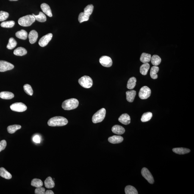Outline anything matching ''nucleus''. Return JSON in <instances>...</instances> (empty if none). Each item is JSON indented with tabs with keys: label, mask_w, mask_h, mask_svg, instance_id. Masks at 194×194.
<instances>
[{
	"label": "nucleus",
	"mask_w": 194,
	"mask_h": 194,
	"mask_svg": "<svg viewBox=\"0 0 194 194\" xmlns=\"http://www.w3.org/2000/svg\"><path fill=\"white\" fill-rule=\"evenodd\" d=\"M68 121L65 117L60 116L55 117L49 120L48 124L51 127L65 126L68 124Z\"/></svg>",
	"instance_id": "f257e3e1"
},
{
	"label": "nucleus",
	"mask_w": 194,
	"mask_h": 194,
	"mask_svg": "<svg viewBox=\"0 0 194 194\" xmlns=\"http://www.w3.org/2000/svg\"><path fill=\"white\" fill-rule=\"evenodd\" d=\"M93 6L92 4L89 5L84 9V12H81L79 16V21L80 23L88 21L89 17L93 13Z\"/></svg>",
	"instance_id": "f03ea898"
},
{
	"label": "nucleus",
	"mask_w": 194,
	"mask_h": 194,
	"mask_svg": "<svg viewBox=\"0 0 194 194\" xmlns=\"http://www.w3.org/2000/svg\"><path fill=\"white\" fill-rule=\"evenodd\" d=\"M79 105V101L76 98H72L65 100L62 103V108L64 110H70L77 108Z\"/></svg>",
	"instance_id": "7ed1b4c3"
},
{
	"label": "nucleus",
	"mask_w": 194,
	"mask_h": 194,
	"mask_svg": "<svg viewBox=\"0 0 194 194\" xmlns=\"http://www.w3.org/2000/svg\"><path fill=\"white\" fill-rule=\"evenodd\" d=\"M35 19L32 15H25L19 19L18 24L23 27H28L31 25L35 22Z\"/></svg>",
	"instance_id": "20e7f679"
},
{
	"label": "nucleus",
	"mask_w": 194,
	"mask_h": 194,
	"mask_svg": "<svg viewBox=\"0 0 194 194\" xmlns=\"http://www.w3.org/2000/svg\"><path fill=\"white\" fill-rule=\"evenodd\" d=\"M106 113L105 109L103 108L97 112L93 116L92 121L94 123L102 122L105 118Z\"/></svg>",
	"instance_id": "39448f33"
},
{
	"label": "nucleus",
	"mask_w": 194,
	"mask_h": 194,
	"mask_svg": "<svg viewBox=\"0 0 194 194\" xmlns=\"http://www.w3.org/2000/svg\"><path fill=\"white\" fill-rule=\"evenodd\" d=\"M79 83L81 86L86 89L91 88L93 85V81L90 77L84 76L79 80Z\"/></svg>",
	"instance_id": "423d86ee"
},
{
	"label": "nucleus",
	"mask_w": 194,
	"mask_h": 194,
	"mask_svg": "<svg viewBox=\"0 0 194 194\" xmlns=\"http://www.w3.org/2000/svg\"><path fill=\"white\" fill-rule=\"evenodd\" d=\"M151 89L149 87L147 86H144L140 89L139 93V96L141 99H146L151 95Z\"/></svg>",
	"instance_id": "0eeeda50"
},
{
	"label": "nucleus",
	"mask_w": 194,
	"mask_h": 194,
	"mask_svg": "<svg viewBox=\"0 0 194 194\" xmlns=\"http://www.w3.org/2000/svg\"><path fill=\"white\" fill-rule=\"evenodd\" d=\"M10 108L15 112H22L27 110V107L22 103H15L10 106Z\"/></svg>",
	"instance_id": "6e6552de"
},
{
	"label": "nucleus",
	"mask_w": 194,
	"mask_h": 194,
	"mask_svg": "<svg viewBox=\"0 0 194 194\" xmlns=\"http://www.w3.org/2000/svg\"><path fill=\"white\" fill-rule=\"evenodd\" d=\"M141 174L142 176L148 181L150 183L153 184L154 182V178L151 173L148 169L143 168L141 170Z\"/></svg>",
	"instance_id": "1a4fd4ad"
},
{
	"label": "nucleus",
	"mask_w": 194,
	"mask_h": 194,
	"mask_svg": "<svg viewBox=\"0 0 194 194\" xmlns=\"http://www.w3.org/2000/svg\"><path fill=\"white\" fill-rule=\"evenodd\" d=\"M14 66L12 64L4 60H0V72H4L13 69Z\"/></svg>",
	"instance_id": "9d476101"
},
{
	"label": "nucleus",
	"mask_w": 194,
	"mask_h": 194,
	"mask_svg": "<svg viewBox=\"0 0 194 194\" xmlns=\"http://www.w3.org/2000/svg\"><path fill=\"white\" fill-rule=\"evenodd\" d=\"M52 37L53 34L51 33H49L43 36L39 41V44L42 47L46 46L52 39Z\"/></svg>",
	"instance_id": "9b49d317"
},
{
	"label": "nucleus",
	"mask_w": 194,
	"mask_h": 194,
	"mask_svg": "<svg viewBox=\"0 0 194 194\" xmlns=\"http://www.w3.org/2000/svg\"><path fill=\"white\" fill-rule=\"evenodd\" d=\"M99 62L102 65L106 67H110L112 64V59L107 56H102L100 58Z\"/></svg>",
	"instance_id": "f8f14e48"
},
{
	"label": "nucleus",
	"mask_w": 194,
	"mask_h": 194,
	"mask_svg": "<svg viewBox=\"0 0 194 194\" xmlns=\"http://www.w3.org/2000/svg\"><path fill=\"white\" fill-rule=\"evenodd\" d=\"M119 121L124 125H128L131 123V118L127 114H123L118 119Z\"/></svg>",
	"instance_id": "ddd939ff"
},
{
	"label": "nucleus",
	"mask_w": 194,
	"mask_h": 194,
	"mask_svg": "<svg viewBox=\"0 0 194 194\" xmlns=\"http://www.w3.org/2000/svg\"><path fill=\"white\" fill-rule=\"evenodd\" d=\"M38 37V33L35 30H31L29 33V42L31 44L36 43Z\"/></svg>",
	"instance_id": "4468645a"
},
{
	"label": "nucleus",
	"mask_w": 194,
	"mask_h": 194,
	"mask_svg": "<svg viewBox=\"0 0 194 194\" xmlns=\"http://www.w3.org/2000/svg\"><path fill=\"white\" fill-rule=\"evenodd\" d=\"M112 132L114 134L121 135L124 134L125 132V129L123 127L119 126V125H116L112 127Z\"/></svg>",
	"instance_id": "2eb2a0df"
},
{
	"label": "nucleus",
	"mask_w": 194,
	"mask_h": 194,
	"mask_svg": "<svg viewBox=\"0 0 194 194\" xmlns=\"http://www.w3.org/2000/svg\"><path fill=\"white\" fill-rule=\"evenodd\" d=\"M108 141L110 143L117 144L121 143L123 141V137L120 136H113L109 137Z\"/></svg>",
	"instance_id": "dca6fc26"
},
{
	"label": "nucleus",
	"mask_w": 194,
	"mask_h": 194,
	"mask_svg": "<svg viewBox=\"0 0 194 194\" xmlns=\"http://www.w3.org/2000/svg\"><path fill=\"white\" fill-rule=\"evenodd\" d=\"M41 8L44 13L46 14L48 16L50 17H52L53 15L51 8L48 4L43 3V4L41 5Z\"/></svg>",
	"instance_id": "f3484780"
},
{
	"label": "nucleus",
	"mask_w": 194,
	"mask_h": 194,
	"mask_svg": "<svg viewBox=\"0 0 194 194\" xmlns=\"http://www.w3.org/2000/svg\"><path fill=\"white\" fill-rule=\"evenodd\" d=\"M136 94V92L135 90H132L127 91L126 92L127 100L129 102H133L135 98Z\"/></svg>",
	"instance_id": "a211bd4d"
},
{
	"label": "nucleus",
	"mask_w": 194,
	"mask_h": 194,
	"mask_svg": "<svg viewBox=\"0 0 194 194\" xmlns=\"http://www.w3.org/2000/svg\"><path fill=\"white\" fill-rule=\"evenodd\" d=\"M14 97V95L11 92L3 91L0 93V98L6 100L11 99Z\"/></svg>",
	"instance_id": "6ab92c4d"
},
{
	"label": "nucleus",
	"mask_w": 194,
	"mask_h": 194,
	"mask_svg": "<svg viewBox=\"0 0 194 194\" xmlns=\"http://www.w3.org/2000/svg\"><path fill=\"white\" fill-rule=\"evenodd\" d=\"M0 176L5 179H11L12 177V175L10 173L3 167L0 168Z\"/></svg>",
	"instance_id": "aec40b11"
},
{
	"label": "nucleus",
	"mask_w": 194,
	"mask_h": 194,
	"mask_svg": "<svg viewBox=\"0 0 194 194\" xmlns=\"http://www.w3.org/2000/svg\"><path fill=\"white\" fill-rule=\"evenodd\" d=\"M172 150L174 152L179 155L188 154L190 151V150L188 148H174Z\"/></svg>",
	"instance_id": "412c9836"
},
{
	"label": "nucleus",
	"mask_w": 194,
	"mask_h": 194,
	"mask_svg": "<svg viewBox=\"0 0 194 194\" xmlns=\"http://www.w3.org/2000/svg\"><path fill=\"white\" fill-rule=\"evenodd\" d=\"M13 53L15 56H22L27 54V51L25 49L20 47L16 49L14 51Z\"/></svg>",
	"instance_id": "4be33fe9"
},
{
	"label": "nucleus",
	"mask_w": 194,
	"mask_h": 194,
	"mask_svg": "<svg viewBox=\"0 0 194 194\" xmlns=\"http://www.w3.org/2000/svg\"><path fill=\"white\" fill-rule=\"evenodd\" d=\"M45 187L48 189H51L55 186V183L52 178L49 176L44 181Z\"/></svg>",
	"instance_id": "5701e85b"
},
{
	"label": "nucleus",
	"mask_w": 194,
	"mask_h": 194,
	"mask_svg": "<svg viewBox=\"0 0 194 194\" xmlns=\"http://www.w3.org/2000/svg\"><path fill=\"white\" fill-rule=\"evenodd\" d=\"M15 36L19 39L25 40L27 39L28 34L25 30H21L18 31L16 32Z\"/></svg>",
	"instance_id": "b1692460"
},
{
	"label": "nucleus",
	"mask_w": 194,
	"mask_h": 194,
	"mask_svg": "<svg viewBox=\"0 0 194 194\" xmlns=\"http://www.w3.org/2000/svg\"><path fill=\"white\" fill-rule=\"evenodd\" d=\"M159 68V67L154 66L152 67L150 71V75L152 79H155L158 78L157 73L158 72Z\"/></svg>",
	"instance_id": "393cba45"
},
{
	"label": "nucleus",
	"mask_w": 194,
	"mask_h": 194,
	"mask_svg": "<svg viewBox=\"0 0 194 194\" xmlns=\"http://www.w3.org/2000/svg\"><path fill=\"white\" fill-rule=\"evenodd\" d=\"M151 54L143 53L141 56V61L143 63H148L151 61Z\"/></svg>",
	"instance_id": "a878e982"
},
{
	"label": "nucleus",
	"mask_w": 194,
	"mask_h": 194,
	"mask_svg": "<svg viewBox=\"0 0 194 194\" xmlns=\"http://www.w3.org/2000/svg\"><path fill=\"white\" fill-rule=\"evenodd\" d=\"M137 79L135 77H132L130 78L128 81L127 88L130 90H132L135 87Z\"/></svg>",
	"instance_id": "bb28decb"
},
{
	"label": "nucleus",
	"mask_w": 194,
	"mask_h": 194,
	"mask_svg": "<svg viewBox=\"0 0 194 194\" xmlns=\"http://www.w3.org/2000/svg\"><path fill=\"white\" fill-rule=\"evenodd\" d=\"M32 15L35 18V20H37V21L40 22H44L46 21V15L43 12H40L39 14L38 15H35L34 14H32Z\"/></svg>",
	"instance_id": "cd10ccee"
},
{
	"label": "nucleus",
	"mask_w": 194,
	"mask_h": 194,
	"mask_svg": "<svg viewBox=\"0 0 194 194\" xmlns=\"http://www.w3.org/2000/svg\"><path fill=\"white\" fill-rule=\"evenodd\" d=\"M150 65L148 63H143L140 68V72L142 75H146L149 70Z\"/></svg>",
	"instance_id": "c85d7f7f"
},
{
	"label": "nucleus",
	"mask_w": 194,
	"mask_h": 194,
	"mask_svg": "<svg viewBox=\"0 0 194 194\" xmlns=\"http://www.w3.org/2000/svg\"><path fill=\"white\" fill-rule=\"evenodd\" d=\"M151 62L154 66H157L160 64L162 59L160 57L156 55H154L151 58Z\"/></svg>",
	"instance_id": "c756f323"
},
{
	"label": "nucleus",
	"mask_w": 194,
	"mask_h": 194,
	"mask_svg": "<svg viewBox=\"0 0 194 194\" xmlns=\"http://www.w3.org/2000/svg\"><path fill=\"white\" fill-rule=\"evenodd\" d=\"M21 128V126L20 125L15 124L9 126L7 129L8 132L9 134H13Z\"/></svg>",
	"instance_id": "7c9ffc66"
},
{
	"label": "nucleus",
	"mask_w": 194,
	"mask_h": 194,
	"mask_svg": "<svg viewBox=\"0 0 194 194\" xmlns=\"http://www.w3.org/2000/svg\"><path fill=\"white\" fill-rule=\"evenodd\" d=\"M125 193L126 194H138V192L135 188L131 186H126L125 188Z\"/></svg>",
	"instance_id": "2f4dec72"
},
{
	"label": "nucleus",
	"mask_w": 194,
	"mask_h": 194,
	"mask_svg": "<svg viewBox=\"0 0 194 194\" xmlns=\"http://www.w3.org/2000/svg\"><path fill=\"white\" fill-rule=\"evenodd\" d=\"M153 117L152 112H145L142 115L141 118V121L143 122H148Z\"/></svg>",
	"instance_id": "473e14b6"
},
{
	"label": "nucleus",
	"mask_w": 194,
	"mask_h": 194,
	"mask_svg": "<svg viewBox=\"0 0 194 194\" xmlns=\"http://www.w3.org/2000/svg\"><path fill=\"white\" fill-rule=\"evenodd\" d=\"M17 41L13 37H11L9 39L8 44H7V48L8 49L12 50L16 46Z\"/></svg>",
	"instance_id": "72a5a7b5"
},
{
	"label": "nucleus",
	"mask_w": 194,
	"mask_h": 194,
	"mask_svg": "<svg viewBox=\"0 0 194 194\" xmlns=\"http://www.w3.org/2000/svg\"><path fill=\"white\" fill-rule=\"evenodd\" d=\"M31 185L36 188L41 187L43 186V182L41 180L35 178L31 181Z\"/></svg>",
	"instance_id": "f704fd0d"
},
{
	"label": "nucleus",
	"mask_w": 194,
	"mask_h": 194,
	"mask_svg": "<svg viewBox=\"0 0 194 194\" xmlns=\"http://www.w3.org/2000/svg\"><path fill=\"white\" fill-rule=\"evenodd\" d=\"M23 89L25 92L28 95L32 96L33 94V91L32 87L29 84H25L23 86Z\"/></svg>",
	"instance_id": "c9c22d12"
},
{
	"label": "nucleus",
	"mask_w": 194,
	"mask_h": 194,
	"mask_svg": "<svg viewBox=\"0 0 194 194\" xmlns=\"http://www.w3.org/2000/svg\"><path fill=\"white\" fill-rule=\"evenodd\" d=\"M15 24V21H10L4 22L1 23V26L3 27L12 28L13 27Z\"/></svg>",
	"instance_id": "e433bc0d"
},
{
	"label": "nucleus",
	"mask_w": 194,
	"mask_h": 194,
	"mask_svg": "<svg viewBox=\"0 0 194 194\" xmlns=\"http://www.w3.org/2000/svg\"><path fill=\"white\" fill-rule=\"evenodd\" d=\"M9 13L7 12L1 11H0V21H4L8 18Z\"/></svg>",
	"instance_id": "4c0bfd02"
},
{
	"label": "nucleus",
	"mask_w": 194,
	"mask_h": 194,
	"mask_svg": "<svg viewBox=\"0 0 194 194\" xmlns=\"http://www.w3.org/2000/svg\"><path fill=\"white\" fill-rule=\"evenodd\" d=\"M35 193L36 194H44L45 189L42 187L37 188L35 189Z\"/></svg>",
	"instance_id": "58836bf2"
},
{
	"label": "nucleus",
	"mask_w": 194,
	"mask_h": 194,
	"mask_svg": "<svg viewBox=\"0 0 194 194\" xmlns=\"http://www.w3.org/2000/svg\"><path fill=\"white\" fill-rule=\"evenodd\" d=\"M7 146V142L5 140H3L0 142V152L5 149Z\"/></svg>",
	"instance_id": "ea45409f"
},
{
	"label": "nucleus",
	"mask_w": 194,
	"mask_h": 194,
	"mask_svg": "<svg viewBox=\"0 0 194 194\" xmlns=\"http://www.w3.org/2000/svg\"><path fill=\"white\" fill-rule=\"evenodd\" d=\"M33 141L36 143H39L40 142V138L38 135L34 136L33 138Z\"/></svg>",
	"instance_id": "a19ab883"
},
{
	"label": "nucleus",
	"mask_w": 194,
	"mask_h": 194,
	"mask_svg": "<svg viewBox=\"0 0 194 194\" xmlns=\"http://www.w3.org/2000/svg\"><path fill=\"white\" fill-rule=\"evenodd\" d=\"M45 194H54V192L53 191L51 190H46V192H45Z\"/></svg>",
	"instance_id": "79ce46f5"
},
{
	"label": "nucleus",
	"mask_w": 194,
	"mask_h": 194,
	"mask_svg": "<svg viewBox=\"0 0 194 194\" xmlns=\"http://www.w3.org/2000/svg\"><path fill=\"white\" fill-rule=\"evenodd\" d=\"M9 1H18V0H9Z\"/></svg>",
	"instance_id": "37998d69"
}]
</instances>
